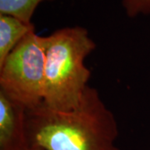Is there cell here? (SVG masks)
<instances>
[{"label":"cell","mask_w":150,"mask_h":150,"mask_svg":"<svg viewBox=\"0 0 150 150\" xmlns=\"http://www.w3.org/2000/svg\"><path fill=\"white\" fill-rule=\"evenodd\" d=\"M45 37L35 29L28 33L0 64V91L26 109L43 102Z\"/></svg>","instance_id":"cell-3"},{"label":"cell","mask_w":150,"mask_h":150,"mask_svg":"<svg viewBox=\"0 0 150 150\" xmlns=\"http://www.w3.org/2000/svg\"><path fill=\"white\" fill-rule=\"evenodd\" d=\"M30 148L43 150H121L116 145L119 130L114 114L95 88L88 86L79 104L57 111L44 103L26 110Z\"/></svg>","instance_id":"cell-1"},{"label":"cell","mask_w":150,"mask_h":150,"mask_svg":"<svg viewBox=\"0 0 150 150\" xmlns=\"http://www.w3.org/2000/svg\"><path fill=\"white\" fill-rule=\"evenodd\" d=\"M122 4L129 18L150 14V0H122Z\"/></svg>","instance_id":"cell-7"},{"label":"cell","mask_w":150,"mask_h":150,"mask_svg":"<svg viewBox=\"0 0 150 150\" xmlns=\"http://www.w3.org/2000/svg\"><path fill=\"white\" fill-rule=\"evenodd\" d=\"M33 29L32 23H26L8 14H0V64L18 43Z\"/></svg>","instance_id":"cell-5"},{"label":"cell","mask_w":150,"mask_h":150,"mask_svg":"<svg viewBox=\"0 0 150 150\" xmlns=\"http://www.w3.org/2000/svg\"><path fill=\"white\" fill-rule=\"evenodd\" d=\"M29 150H43V149H40V148H31Z\"/></svg>","instance_id":"cell-8"},{"label":"cell","mask_w":150,"mask_h":150,"mask_svg":"<svg viewBox=\"0 0 150 150\" xmlns=\"http://www.w3.org/2000/svg\"><path fill=\"white\" fill-rule=\"evenodd\" d=\"M26 108L0 91V150H29Z\"/></svg>","instance_id":"cell-4"},{"label":"cell","mask_w":150,"mask_h":150,"mask_svg":"<svg viewBox=\"0 0 150 150\" xmlns=\"http://www.w3.org/2000/svg\"><path fill=\"white\" fill-rule=\"evenodd\" d=\"M46 62L43 103L57 111L77 107L88 87L91 71L86 58L96 48L81 26L59 28L45 37Z\"/></svg>","instance_id":"cell-2"},{"label":"cell","mask_w":150,"mask_h":150,"mask_svg":"<svg viewBox=\"0 0 150 150\" xmlns=\"http://www.w3.org/2000/svg\"><path fill=\"white\" fill-rule=\"evenodd\" d=\"M54 0H0V14H8L26 23H32V17L41 3Z\"/></svg>","instance_id":"cell-6"}]
</instances>
